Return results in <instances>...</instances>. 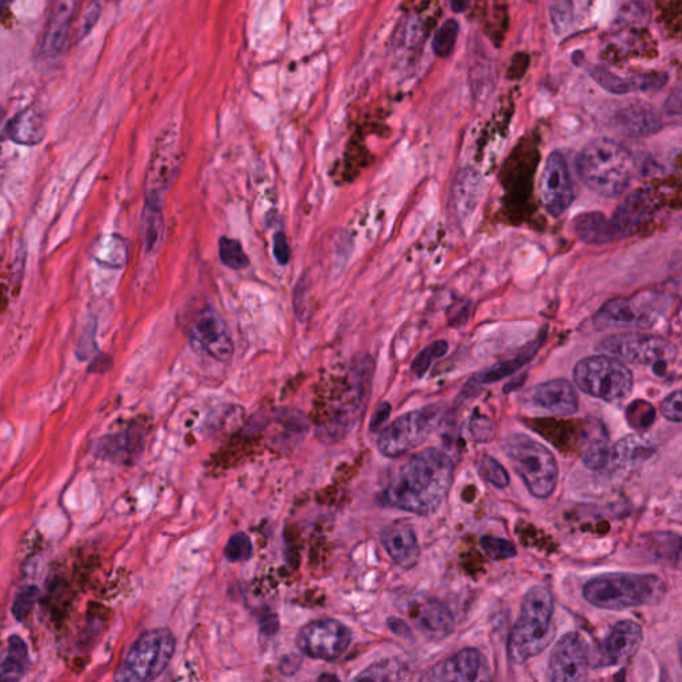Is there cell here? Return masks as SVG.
Listing matches in <instances>:
<instances>
[{
	"mask_svg": "<svg viewBox=\"0 0 682 682\" xmlns=\"http://www.w3.org/2000/svg\"><path fill=\"white\" fill-rule=\"evenodd\" d=\"M452 481V458L443 451L427 450L398 470L383 492V503L416 515H431L442 506Z\"/></svg>",
	"mask_w": 682,
	"mask_h": 682,
	"instance_id": "6da1fadb",
	"label": "cell"
},
{
	"mask_svg": "<svg viewBox=\"0 0 682 682\" xmlns=\"http://www.w3.org/2000/svg\"><path fill=\"white\" fill-rule=\"evenodd\" d=\"M576 166L578 177L589 190L603 198H615L630 186L635 160L620 143L599 137L582 149Z\"/></svg>",
	"mask_w": 682,
	"mask_h": 682,
	"instance_id": "7a4b0ae2",
	"label": "cell"
},
{
	"mask_svg": "<svg viewBox=\"0 0 682 682\" xmlns=\"http://www.w3.org/2000/svg\"><path fill=\"white\" fill-rule=\"evenodd\" d=\"M554 600L551 590L535 587L528 590L522 612L511 632L508 656L511 661L523 663L541 654L554 637Z\"/></svg>",
	"mask_w": 682,
	"mask_h": 682,
	"instance_id": "3957f363",
	"label": "cell"
},
{
	"mask_svg": "<svg viewBox=\"0 0 682 682\" xmlns=\"http://www.w3.org/2000/svg\"><path fill=\"white\" fill-rule=\"evenodd\" d=\"M666 583L656 575L612 573L591 578L583 594L590 606L608 611L654 606L666 595Z\"/></svg>",
	"mask_w": 682,
	"mask_h": 682,
	"instance_id": "277c9868",
	"label": "cell"
},
{
	"mask_svg": "<svg viewBox=\"0 0 682 682\" xmlns=\"http://www.w3.org/2000/svg\"><path fill=\"white\" fill-rule=\"evenodd\" d=\"M505 455L528 491L537 499L552 496L559 481V466L551 451L527 434H511L504 444Z\"/></svg>",
	"mask_w": 682,
	"mask_h": 682,
	"instance_id": "5b68a950",
	"label": "cell"
},
{
	"mask_svg": "<svg viewBox=\"0 0 682 682\" xmlns=\"http://www.w3.org/2000/svg\"><path fill=\"white\" fill-rule=\"evenodd\" d=\"M573 379L585 394L608 403L625 400L635 384L630 368L623 361L603 354L578 361Z\"/></svg>",
	"mask_w": 682,
	"mask_h": 682,
	"instance_id": "8992f818",
	"label": "cell"
},
{
	"mask_svg": "<svg viewBox=\"0 0 682 682\" xmlns=\"http://www.w3.org/2000/svg\"><path fill=\"white\" fill-rule=\"evenodd\" d=\"M177 639L171 631L144 632L132 645L117 673L120 681H151L158 679L172 660Z\"/></svg>",
	"mask_w": 682,
	"mask_h": 682,
	"instance_id": "52a82bcc",
	"label": "cell"
},
{
	"mask_svg": "<svg viewBox=\"0 0 682 682\" xmlns=\"http://www.w3.org/2000/svg\"><path fill=\"white\" fill-rule=\"evenodd\" d=\"M603 355L637 366H657L671 363L678 356L674 344L660 336L626 332L603 339L599 347Z\"/></svg>",
	"mask_w": 682,
	"mask_h": 682,
	"instance_id": "ba28073f",
	"label": "cell"
},
{
	"mask_svg": "<svg viewBox=\"0 0 682 682\" xmlns=\"http://www.w3.org/2000/svg\"><path fill=\"white\" fill-rule=\"evenodd\" d=\"M436 408L428 407L400 416L380 434L378 448L385 457L395 458L427 442L439 424Z\"/></svg>",
	"mask_w": 682,
	"mask_h": 682,
	"instance_id": "9c48e42d",
	"label": "cell"
},
{
	"mask_svg": "<svg viewBox=\"0 0 682 682\" xmlns=\"http://www.w3.org/2000/svg\"><path fill=\"white\" fill-rule=\"evenodd\" d=\"M296 644L311 659L334 661L351 644V631L340 621L324 619L301 627Z\"/></svg>",
	"mask_w": 682,
	"mask_h": 682,
	"instance_id": "30bf717a",
	"label": "cell"
},
{
	"mask_svg": "<svg viewBox=\"0 0 682 682\" xmlns=\"http://www.w3.org/2000/svg\"><path fill=\"white\" fill-rule=\"evenodd\" d=\"M180 171L179 135L168 129L158 137L148 163L146 199L163 201Z\"/></svg>",
	"mask_w": 682,
	"mask_h": 682,
	"instance_id": "8fae6325",
	"label": "cell"
},
{
	"mask_svg": "<svg viewBox=\"0 0 682 682\" xmlns=\"http://www.w3.org/2000/svg\"><path fill=\"white\" fill-rule=\"evenodd\" d=\"M540 196L547 213L553 217L563 215L575 201V186L563 154L548 156L540 180Z\"/></svg>",
	"mask_w": 682,
	"mask_h": 682,
	"instance_id": "7c38bea8",
	"label": "cell"
},
{
	"mask_svg": "<svg viewBox=\"0 0 682 682\" xmlns=\"http://www.w3.org/2000/svg\"><path fill=\"white\" fill-rule=\"evenodd\" d=\"M589 650L587 642L576 632L559 639L549 659L548 678L554 682H577L588 678Z\"/></svg>",
	"mask_w": 682,
	"mask_h": 682,
	"instance_id": "4fadbf2b",
	"label": "cell"
},
{
	"mask_svg": "<svg viewBox=\"0 0 682 682\" xmlns=\"http://www.w3.org/2000/svg\"><path fill=\"white\" fill-rule=\"evenodd\" d=\"M191 340L203 352L216 360L226 361L232 358L234 342L219 313L213 308L199 313L191 330Z\"/></svg>",
	"mask_w": 682,
	"mask_h": 682,
	"instance_id": "5bb4252c",
	"label": "cell"
},
{
	"mask_svg": "<svg viewBox=\"0 0 682 682\" xmlns=\"http://www.w3.org/2000/svg\"><path fill=\"white\" fill-rule=\"evenodd\" d=\"M486 656L478 649H463L438 666L422 680L426 681H479L488 679Z\"/></svg>",
	"mask_w": 682,
	"mask_h": 682,
	"instance_id": "9a60e30c",
	"label": "cell"
},
{
	"mask_svg": "<svg viewBox=\"0 0 682 682\" xmlns=\"http://www.w3.org/2000/svg\"><path fill=\"white\" fill-rule=\"evenodd\" d=\"M529 406L549 415L570 416L578 410V396L575 387L565 379L536 385L527 394Z\"/></svg>",
	"mask_w": 682,
	"mask_h": 682,
	"instance_id": "2e32d148",
	"label": "cell"
},
{
	"mask_svg": "<svg viewBox=\"0 0 682 682\" xmlns=\"http://www.w3.org/2000/svg\"><path fill=\"white\" fill-rule=\"evenodd\" d=\"M655 320L654 311L645 304V301L636 298L608 301L596 315L597 325L606 328L649 327Z\"/></svg>",
	"mask_w": 682,
	"mask_h": 682,
	"instance_id": "e0dca14e",
	"label": "cell"
},
{
	"mask_svg": "<svg viewBox=\"0 0 682 682\" xmlns=\"http://www.w3.org/2000/svg\"><path fill=\"white\" fill-rule=\"evenodd\" d=\"M642 626L632 620L620 621L603 643V666L618 667L630 661L642 645Z\"/></svg>",
	"mask_w": 682,
	"mask_h": 682,
	"instance_id": "ac0fdd59",
	"label": "cell"
},
{
	"mask_svg": "<svg viewBox=\"0 0 682 682\" xmlns=\"http://www.w3.org/2000/svg\"><path fill=\"white\" fill-rule=\"evenodd\" d=\"M380 540L394 560V563L404 570L414 569L420 560V547L418 537L410 525L404 522H395L382 530Z\"/></svg>",
	"mask_w": 682,
	"mask_h": 682,
	"instance_id": "d6986e66",
	"label": "cell"
},
{
	"mask_svg": "<svg viewBox=\"0 0 682 682\" xmlns=\"http://www.w3.org/2000/svg\"><path fill=\"white\" fill-rule=\"evenodd\" d=\"M591 80L599 83L608 93L615 95H625L639 92H654L666 86L668 76L661 72H651V74L633 75L630 77H621L613 72L601 68L590 70Z\"/></svg>",
	"mask_w": 682,
	"mask_h": 682,
	"instance_id": "ffe728a7",
	"label": "cell"
},
{
	"mask_svg": "<svg viewBox=\"0 0 682 682\" xmlns=\"http://www.w3.org/2000/svg\"><path fill=\"white\" fill-rule=\"evenodd\" d=\"M72 14H74V11H72L69 2L60 3L59 8L53 11L44 34V39L40 41L38 50L40 58L56 57L65 50L71 35Z\"/></svg>",
	"mask_w": 682,
	"mask_h": 682,
	"instance_id": "44dd1931",
	"label": "cell"
},
{
	"mask_svg": "<svg viewBox=\"0 0 682 682\" xmlns=\"http://www.w3.org/2000/svg\"><path fill=\"white\" fill-rule=\"evenodd\" d=\"M5 134L10 141L21 146H38L46 136V118L44 112L28 107L16 113L5 125Z\"/></svg>",
	"mask_w": 682,
	"mask_h": 682,
	"instance_id": "7402d4cb",
	"label": "cell"
},
{
	"mask_svg": "<svg viewBox=\"0 0 682 682\" xmlns=\"http://www.w3.org/2000/svg\"><path fill=\"white\" fill-rule=\"evenodd\" d=\"M620 129L631 135H649L659 131L661 119L651 106L633 103L615 115Z\"/></svg>",
	"mask_w": 682,
	"mask_h": 682,
	"instance_id": "603a6c76",
	"label": "cell"
},
{
	"mask_svg": "<svg viewBox=\"0 0 682 682\" xmlns=\"http://www.w3.org/2000/svg\"><path fill=\"white\" fill-rule=\"evenodd\" d=\"M418 624L428 637L440 639L454 632L455 619L442 602L431 600L420 608Z\"/></svg>",
	"mask_w": 682,
	"mask_h": 682,
	"instance_id": "cb8c5ba5",
	"label": "cell"
},
{
	"mask_svg": "<svg viewBox=\"0 0 682 682\" xmlns=\"http://www.w3.org/2000/svg\"><path fill=\"white\" fill-rule=\"evenodd\" d=\"M143 244L147 252L159 249L165 235V216H163V201L146 199L143 213Z\"/></svg>",
	"mask_w": 682,
	"mask_h": 682,
	"instance_id": "d4e9b609",
	"label": "cell"
},
{
	"mask_svg": "<svg viewBox=\"0 0 682 682\" xmlns=\"http://www.w3.org/2000/svg\"><path fill=\"white\" fill-rule=\"evenodd\" d=\"M28 668L29 654L27 644L20 636H11L2 661V680H21L27 673Z\"/></svg>",
	"mask_w": 682,
	"mask_h": 682,
	"instance_id": "484cf974",
	"label": "cell"
},
{
	"mask_svg": "<svg viewBox=\"0 0 682 682\" xmlns=\"http://www.w3.org/2000/svg\"><path fill=\"white\" fill-rule=\"evenodd\" d=\"M540 348V343L533 344L525 351L515 356V358L501 361V363L488 368V370L482 371L479 375H476L472 380L476 384H493L500 382L505 378L513 375L525 364H528L530 360L534 359V356L537 352V349Z\"/></svg>",
	"mask_w": 682,
	"mask_h": 682,
	"instance_id": "4316f807",
	"label": "cell"
},
{
	"mask_svg": "<svg viewBox=\"0 0 682 682\" xmlns=\"http://www.w3.org/2000/svg\"><path fill=\"white\" fill-rule=\"evenodd\" d=\"M548 9L553 32L558 35L569 33L575 20L573 0H548Z\"/></svg>",
	"mask_w": 682,
	"mask_h": 682,
	"instance_id": "83f0119b",
	"label": "cell"
},
{
	"mask_svg": "<svg viewBox=\"0 0 682 682\" xmlns=\"http://www.w3.org/2000/svg\"><path fill=\"white\" fill-rule=\"evenodd\" d=\"M219 256L226 267L241 271L250 265V258L243 250L240 241L237 239L223 237L219 240Z\"/></svg>",
	"mask_w": 682,
	"mask_h": 682,
	"instance_id": "f1b7e54d",
	"label": "cell"
},
{
	"mask_svg": "<svg viewBox=\"0 0 682 682\" xmlns=\"http://www.w3.org/2000/svg\"><path fill=\"white\" fill-rule=\"evenodd\" d=\"M460 26L455 20H448L440 26L433 38V52L439 58H448L454 52Z\"/></svg>",
	"mask_w": 682,
	"mask_h": 682,
	"instance_id": "f546056e",
	"label": "cell"
},
{
	"mask_svg": "<svg viewBox=\"0 0 682 682\" xmlns=\"http://www.w3.org/2000/svg\"><path fill=\"white\" fill-rule=\"evenodd\" d=\"M404 674H406V667L400 661L384 660L367 668L356 680L396 681L404 679Z\"/></svg>",
	"mask_w": 682,
	"mask_h": 682,
	"instance_id": "4dcf8cb0",
	"label": "cell"
},
{
	"mask_svg": "<svg viewBox=\"0 0 682 682\" xmlns=\"http://www.w3.org/2000/svg\"><path fill=\"white\" fill-rule=\"evenodd\" d=\"M450 344L445 340H438L427 346L422 351L416 356L410 371H412L416 378H422L426 375L433 363L442 359L443 356L448 352Z\"/></svg>",
	"mask_w": 682,
	"mask_h": 682,
	"instance_id": "1f68e13d",
	"label": "cell"
},
{
	"mask_svg": "<svg viewBox=\"0 0 682 682\" xmlns=\"http://www.w3.org/2000/svg\"><path fill=\"white\" fill-rule=\"evenodd\" d=\"M480 472L482 478H484L489 484H492L493 487L504 489L510 486L508 472H506L505 468L491 456L482 457Z\"/></svg>",
	"mask_w": 682,
	"mask_h": 682,
	"instance_id": "d6a6232c",
	"label": "cell"
},
{
	"mask_svg": "<svg viewBox=\"0 0 682 682\" xmlns=\"http://www.w3.org/2000/svg\"><path fill=\"white\" fill-rule=\"evenodd\" d=\"M252 551L253 548L250 537L240 533L234 535L231 539L228 540L225 548V557L228 561H231V563H240V561L251 559Z\"/></svg>",
	"mask_w": 682,
	"mask_h": 682,
	"instance_id": "836d02e7",
	"label": "cell"
},
{
	"mask_svg": "<svg viewBox=\"0 0 682 682\" xmlns=\"http://www.w3.org/2000/svg\"><path fill=\"white\" fill-rule=\"evenodd\" d=\"M481 547L489 558L504 560L516 557V547L511 541L499 539V537L487 536L481 540Z\"/></svg>",
	"mask_w": 682,
	"mask_h": 682,
	"instance_id": "e575fe53",
	"label": "cell"
},
{
	"mask_svg": "<svg viewBox=\"0 0 682 682\" xmlns=\"http://www.w3.org/2000/svg\"><path fill=\"white\" fill-rule=\"evenodd\" d=\"M39 594L40 591L36 587L24 588L17 594L14 603H12V614L17 621L26 620L35 602L38 601Z\"/></svg>",
	"mask_w": 682,
	"mask_h": 682,
	"instance_id": "d590c367",
	"label": "cell"
},
{
	"mask_svg": "<svg viewBox=\"0 0 682 682\" xmlns=\"http://www.w3.org/2000/svg\"><path fill=\"white\" fill-rule=\"evenodd\" d=\"M661 414L663 418L674 421L682 422V391L672 392L671 395H668L663 398L661 403Z\"/></svg>",
	"mask_w": 682,
	"mask_h": 682,
	"instance_id": "8d00e7d4",
	"label": "cell"
},
{
	"mask_svg": "<svg viewBox=\"0 0 682 682\" xmlns=\"http://www.w3.org/2000/svg\"><path fill=\"white\" fill-rule=\"evenodd\" d=\"M274 255L280 265H287L291 259L288 240L285 232H277L274 238Z\"/></svg>",
	"mask_w": 682,
	"mask_h": 682,
	"instance_id": "74e56055",
	"label": "cell"
},
{
	"mask_svg": "<svg viewBox=\"0 0 682 682\" xmlns=\"http://www.w3.org/2000/svg\"><path fill=\"white\" fill-rule=\"evenodd\" d=\"M492 431L491 422L486 418H476L470 422V432L476 440L484 442V440L491 439Z\"/></svg>",
	"mask_w": 682,
	"mask_h": 682,
	"instance_id": "f35d334b",
	"label": "cell"
},
{
	"mask_svg": "<svg viewBox=\"0 0 682 682\" xmlns=\"http://www.w3.org/2000/svg\"><path fill=\"white\" fill-rule=\"evenodd\" d=\"M663 111L668 115H682V84L675 87L671 95L668 96Z\"/></svg>",
	"mask_w": 682,
	"mask_h": 682,
	"instance_id": "ab89813d",
	"label": "cell"
},
{
	"mask_svg": "<svg viewBox=\"0 0 682 682\" xmlns=\"http://www.w3.org/2000/svg\"><path fill=\"white\" fill-rule=\"evenodd\" d=\"M390 404L383 403L382 406L378 408L375 415L372 416L371 430L376 431L378 428L382 427L383 422L387 421V419L390 418Z\"/></svg>",
	"mask_w": 682,
	"mask_h": 682,
	"instance_id": "60d3db41",
	"label": "cell"
},
{
	"mask_svg": "<svg viewBox=\"0 0 682 682\" xmlns=\"http://www.w3.org/2000/svg\"><path fill=\"white\" fill-rule=\"evenodd\" d=\"M300 667V659L296 656H288L282 661L280 671L283 674H294Z\"/></svg>",
	"mask_w": 682,
	"mask_h": 682,
	"instance_id": "b9f144b4",
	"label": "cell"
},
{
	"mask_svg": "<svg viewBox=\"0 0 682 682\" xmlns=\"http://www.w3.org/2000/svg\"><path fill=\"white\" fill-rule=\"evenodd\" d=\"M388 625L391 627V631L396 633L397 636L407 638L410 637L409 626L404 623V621L392 618L388 621Z\"/></svg>",
	"mask_w": 682,
	"mask_h": 682,
	"instance_id": "7bdbcfd3",
	"label": "cell"
},
{
	"mask_svg": "<svg viewBox=\"0 0 682 682\" xmlns=\"http://www.w3.org/2000/svg\"><path fill=\"white\" fill-rule=\"evenodd\" d=\"M451 9L456 12V14H463L469 9L470 0H450Z\"/></svg>",
	"mask_w": 682,
	"mask_h": 682,
	"instance_id": "ee69618b",
	"label": "cell"
}]
</instances>
